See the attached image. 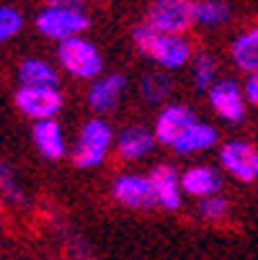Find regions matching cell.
Masks as SVG:
<instances>
[{
    "label": "cell",
    "instance_id": "ac0fdd59",
    "mask_svg": "<svg viewBox=\"0 0 258 260\" xmlns=\"http://www.w3.org/2000/svg\"><path fill=\"white\" fill-rule=\"evenodd\" d=\"M219 142V132L212 126V124H207V121H196L189 132H186V137H183L173 150L178 152V155H196V152H207V150H212V147Z\"/></svg>",
    "mask_w": 258,
    "mask_h": 260
},
{
    "label": "cell",
    "instance_id": "603a6c76",
    "mask_svg": "<svg viewBox=\"0 0 258 260\" xmlns=\"http://www.w3.org/2000/svg\"><path fill=\"white\" fill-rule=\"evenodd\" d=\"M0 193H3L8 201H13V204H23V188L18 183V175L3 160H0Z\"/></svg>",
    "mask_w": 258,
    "mask_h": 260
},
{
    "label": "cell",
    "instance_id": "4fadbf2b",
    "mask_svg": "<svg viewBox=\"0 0 258 260\" xmlns=\"http://www.w3.org/2000/svg\"><path fill=\"white\" fill-rule=\"evenodd\" d=\"M155 134L142 126V124H127L119 137H117V152L119 157L124 160H142L153 152V147H155Z\"/></svg>",
    "mask_w": 258,
    "mask_h": 260
},
{
    "label": "cell",
    "instance_id": "ffe728a7",
    "mask_svg": "<svg viewBox=\"0 0 258 260\" xmlns=\"http://www.w3.org/2000/svg\"><path fill=\"white\" fill-rule=\"evenodd\" d=\"M170 88L173 85H170V78L165 75V72H147V75L142 78V83H139L142 98L147 103H153V106L163 103L170 95Z\"/></svg>",
    "mask_w": 258,
    "mask_h": 260
},
{
    "label": "cell",
    "instance_id": "30bf717a",
    "mask_svg": "<svg viewBox=\"0 0 258 260\" xmlns=\"http://www.w3.org/2000/svg\"><path fill=\"white\" fill-rule=\"evenodd\" d=\"M111 193L127 209H150L158 204L153 180L145 175H119L111 185Z\"/></svg>",
    "mask_w": 258,
    "mask_h": 260
},
{
    "label": "cell",
    "instance_id": "52a82bcc",
    "mask_svg": "<svg viewBox=\"0 0 258 260\" xmlns=\"http://www.w3.org/2000/svg\"><path fill=\"white\" fill-rule=\"evenodd\" d=\"M219 168L240 183L258 180V150L248 142L233 139L219 147Z\"/></svg>",
    "mask_w": 258,
    "mask_h": 260
},
{
    "label": "cell",
    "instance_id": "9c48e42d",
    "mask_svg": "<svg viewBox=\"0 0 258 260\" xmlns=\"http://www.w3.org/2000/svg\"><path fill=\"white\" fill-rule=\"evenodd\" d=\"M245 93L243 85H238L235 80H219L212 90H209V106L212 111L225 119L230 124H240L245 119Z\"/></svg>",
    "mask_w": 258,
    "mask_h": 260
},
{
    "label": "cell",
    "instance_id": "e0dca14e",
    "mask_svg": "<svg viewBox=\"0 0 258 260\" xmlns=\"http://www.w3.org/2000/svg\"><path fill=\"white\" fill-rule=\"evenodd\" d=\"M230 57L235 62V67L245 70L248 75L258 72V23L245 28L230 47Z\"/></svg>",
    "mask_w": 258,
    "mask_h": 260
},
{
    "label": "cell",
    "instance_id": "9a60e30c",
    "mask_svg": "<svg viewBox=\"0 0 258 260\" xmlns=\"http://www.w3.org/2000/svg\"><path fill=\"white\" fill-rule=\"evenodd\" d=\"M153 188H155V199L165 211H176L183 204V188H181V175L176 168L170 165H158L150 173Z\"/></svg>",
    "mask_w": 258,
    "mask_h": 260
},
{
    "label": "cell",
    "instance_id": "484cf974",
    "mask_svg": "<svg viewBox=\"0 0 258 260\" xmlns=\"http://www.w3.org/2000/svg\"><path fill=\"white\" fill-rule=\"evenodd\" d=\"M47 8H60V11H83L85 0H47Z\"/></svg>",
    "mask_w": 258,
    "mask_h": 260
},
{
    "label": "cell",
    "instance_id": "8992f818",
    "mask_svg": "<svg viewBox=\"0 0 258 260\" xmlns=\"http://www.w3.org/2000/svg\"><path fill=\"white\" fill-rule=\"evenodd\" d=\"M13 103L23 116H28L36 124V121L57 119L65 101H62L60 88H18L13 95Z\"/></svg>",
    "mask_w": 258,
    "mask_h": 260
},
{
    "label": "cell",
    "instance_id": "cb8c5ba5",
    "mask_svg": "<svg viewBox=\"0 0 258 260\" xmlns=\"http://www.w3.org/2000/svg\"><path fill=\"white\" fill-rule=\"evenodd\" d=\"M230 204L222 193H217V196H209V199H202L199 204V216L207 219V221H219L225 214H227Z\"/></svg>",
    "mask_w": 258,
    "mask_h": 260
},
{
    "label": "cell",
    "instance_id": "5b68a950",
    "mask_svg": "<svg viewBox=\"0 0 258 260\" xmlns=\"http://www.w3.org/2000/svg\"><path fill=\"white\" fill-rule=\"evenodd\" d=\"M91 26L85 11H60V8H44L36 16V31L47 39L62 44L75 36H83V31Z\"/></svg>",
    "mask_w": 258,
    "mask_h": 260
},
{
    "label": "cell",
    "instance_id": "7c38bea8",
    "mask_svg": "<svg viewBox=\"0 0 258 260\" xmlns=\"http://www.w3.org/2000/svg\"><path fill=\"white\" fill-rule=\"evenodd\" d=\"M181 188L186 196L209 199L222 191V170L212 165H194L181 175Z\"/></svg>",
    "mask_w": 258,
    "mask_h": 260
},
{
    "label": "cell",
    "instance_id": "44dd1931",
    "mask_svg": "<svg viewBox=\"0 0 258 260\" xmlns=\"http://www.w3.org/2000/svg\"><path fill=\"white\" fill-rule=\"evenodd\" d=\"M191 80L196 85V90H212L219 80H217V62L212 54H199L191 62Z\"/></svg>",
    "mask_w": 258,
    "mask_h": 260
},
{
    "label": "cell",
    "instance_id": "d6986e66",
    "mask_svg": "<svg viewBox=\"0 0 258 260\" xmlns=\"http://www.w3.org/2000/svg\"><path fill=\"white\" fill-rule=\"evenodd\" d=\"M194 18L199 26H207V28L225 26L230 21V6L225 0H196Z\"/></svg>",
    "mask_w": 258,
    "mask_h": 260
},
{
    "label": "cell",
    "instance_id": "7a4b0ae2",
    "mask_svg": "<svg viewBox=\"0 0 258 260\" xmlns=\"http://www.w3.org/2000/svg\"><path fill=\"white\" fill-rule=\"evenodd\" d=\"M57 62L67 75L78 80H98L103 70V57L98 47L85 36H75L70 42L57 44Z\"/></svg>",
    "mask_w": 258,
    "mask_h": 260
},
{
    "label": "cell",
    "instance_id": "5bb4252c",
    "mask_svg": "<svg viewBox=\"0 0 258 260\" xmlns=\"http://www.w3.org/2000/svg\"><path fill=\"white\" fill-rule=\"evenodd\" d=\"M31 139L36 144V150H39V155L47 160H62L67 155V139L57 119L36 121L31 129Z\"/></svg>",
    "mask_w": 258,
    "mask_h": 260
},
{
    "label": "cell",
    "instance_id": "d4e9b609",
    "mask_svg": "<svg viewBox=\"0 0 258 260\" xmlns=\"http://www.w3.org/2000/svg\"><path fill=\"white\" fill-rule=\"evenodd\" d=\"M243 93H245V101L258 106V72H253V75H248V80L243 83Z\"/></svg>",
    "mask_w": 258,
    "mask_h": 260
},
{
    "label": "cell",
    "instance_id": "6da1fadb",
    "mask_svg": "<svg viewBox=\"0 0 258 260\" xmlns=\"http://www.w3.org/2000/svg\"><path fill=\"white\" fill-rule=\"evenodd\" d=\"M134 44L139 49V54H145L147 59L158 62L165 70H178L186 67L191 62V44L183 36H168V34H158L150 26H137L134 28Z\"/></svg>",
    "mask_w": 258,
    "mask_h": 260
},
{
    "label": "cell",
    "instance_id": "3957f363",
    "mask_svg": "<svg viewBox=\"0 0 258 260\" xmlns=\"http://www.w3.org/2000/svg\"><path fill=\"white\" fill-rule=\"evenodd\" d=\"M111 144H114V129L106 119L96 116V119L85 121L80 134H78L75 152H72V165L80 168V170L98 168L106 160Z\"/></svg>",
    "mask_w": 258,
    "mask_h": 260
},
{
    "label": "cell",
    "instance_id": "ba28073f",
    "mask_svg": "<svg viewBox=\"0 0 258 260\" xmlns=\"http://www.w3.org/2000/svg\"><path fill=\"white\" fill-rule=\"evenodd\" d=\"M199 119L194 116V111L189 106L183 103H168L160 108V114L155 119V139L160 144H168V147H176L183 137H186V132L196 124Z\"/></svg>",
    "mask_w": 258,
    "mask_h": 260
},
{
    "label": "cell",
    "instance_id": "277c9868",
    "mask_svg": "<svg viewBox=\"0 0 258 260\" xmlns=\"http://www.w3.org/2000/svg\"><path fill=\"white\" fill-rule=\"evenodd\" d=\"M194 6L196 0H153L145 16V26L158 34L183 36L194 23Z\"/></svg>",
    "mask_w": 258,
    "mask_h": 260
},
{
    "label": "cell",
    "instance_id": "2e32d148",
    "mask_svg": "<svg viewBox=\"0 0 258 260\" xmlns=\"http://www.w3.org/2000/svg\"><path fill=\"white\" fill-rule=\"evenodd\" d=\"M21 88H60V72L52 62L42 57H28L18 64Z\"/></svg>",
    "mask_w": 258,
    "mask_h": 260
},
{
    "label": "cell",
    "instance_id": "7402d4cb",
    "mask_svg": "<svg viewBox=\"0 0 258 260\" xmlns=\"http://www.w3.org/2000/svg\"><path fill=\"white\" fill-rule=\"evenodd\" d=\"M23 28V16L13 6H0V47L18 36Z\"/></svg>",
    "mask_w": 258,
    "mask_h": 260
},
{
    "label": "cell",
    "instance_id": "8fae6325",
    "mask_svg": "<svg viewBox=\"0 0 258 260\" xmlns=\"http://www.w3.org/2000/svg\"><path fill=\"white\" fill-rule=\"evenodd\" d=\"M127 90V78L119 75V72H111V75H101L98 80H93L91 90H88V106L96 111V114H108L114 111L122 101Z\"/></svg>",
    "mask_w": 258,
    "mask_h": 260
}]
</instances>
